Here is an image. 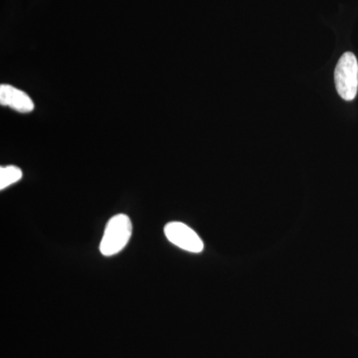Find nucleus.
Listing matches in <instances>:
<instances>
[{"label": "nucleus", "instance_id": "1", "mask_svg": "<svg viewBox=\"0 0 358 358\" xmlns=\"http://www.w3.org/2000/svg\"><path fill=\"white\" fill-rule=\"evenodd\" d=\"M133 234V224L126 214H117L110 219L106 225L105 232L100 244V251L103 256H114L122 251L129 243Z\"/></svg>", "mask_w": 358, "mask_h": 358}, {"label": "nucleus", "instance_id": "2", "mask_svg": "<svg viewBox=\"0 0 358 358\" xmlns=\"http://www.w3.org/2000/svg\"><path fill=\"white\" fill-rule=\"evenodd\" d=\"M334 82L336 91L343 100H355L358 90V62L352 52H346L339 59L334 71Z\"/></svg>", "mask_w": 358, "mask_h": 358}, {"label": "nucleus", "instance_id": "3", "mask_svg": "<svg viewBox=\"0 0 358 358\" xmlns=\"http://www.w3.org/2000/svg\"><path fill=\"white\" fill-rule=\"evenodd\" d=\"M169 242L185 251L200 253L204 248L203 242L194 230L181 222H169L164 227Z\"/></svg>", "mask_w": 358, "mask_h": 358}, {"label": "nucleus", "instance_id": "4", "mask_svg": "<svg viewBox=\"0 0 358 358\" xmlns=\"http://www.w3.org/2000/svg\"><path fill=\"white\" fill-rule=\"evenodd\" d=\"M0 103L20 113H30L34 109V103L25 92L10 85L0 86Z\"/></svg>", "mask_w": 358, "mask_h": 358}, {"label": "nucleus", "instance_id": "5", "mask_svg": "<svg viewBox=\"0 0 358 358\" xmlns=\"http://www.w3.org/2000/svg\"><path fill=\"white\" fill-rule=\"evenodd\" d=\"M21 178H22V171L20 167L2 166L0 169V189H6L8 186L20 181Z\"/></svg>", "mask_w": 358, "mask_h": 358}]
</instances>
